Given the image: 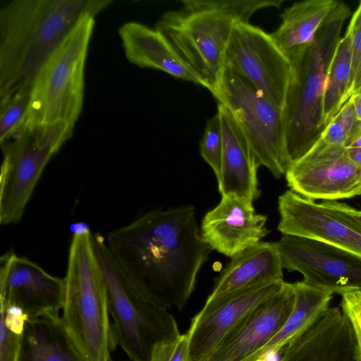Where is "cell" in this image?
Instances as JSON below:
<instances>
[{
	"label": "cell",
	"mask_w": 361,
	"mask_h": 361,
	"mask_svg": "<svg viewBox=\"0 0 361 361\" xmlns=\"http://www.w3.org/2000/svg\"><path fill=\"white\" fill-rule=\"evenodd\" d=\"M106 244L148 300L182 310L212 248L202 240L193 206L148 212L109 233Z\"/></svg>",
	"instance_id": "6da1fadb"
},
{
	"label": "cell",
	"mask_w": 361,
	"mask_h": 361,
	"mask_svg": "<svg viewBox=\"0 0 361 361\" xmlns=\"http://www.w3.org/2000/svg\"><path fill=\"white\" fill-rule=\"evenodd\" d=\"M110 0H14L0 10V98L30 92L44 63L87 15Z\"/></svg>",
	"instance_id": "7a4b0ae2"
},
{
	"label": "cell",
	"mask_w": 361,
	"mask_h": 361,
	"mask_svg": "<svg viewBox=\"0 0 361 361\" xmlns=\"http://www.w3.org/2000/svg\"><path fill=\"white\" fill-rule=\"evenodd\" d=\"M283 0H185L164 13L158 29L212 93L225 70V55L235 27L259 10L279 8Z\"/></svg>",
	"instance_id": "3957f363"
},
{
	"label": "cell",
	"mask_w": 361,
	"mask_h": 361,
	"mask_svg": "<svg viewBox=\"0 0 361 361\" xmlns=\"http://www.w3.org/2000/svg\"><path fill=\"white\" fill-rule=\"evenodd\" d=\"M64 281L61 322L71 343L82 361H111L116 344L105 279L88 228L73 235Z\"/></svg>",
	"instance_id": "277c9868"
},
{
	"label": "cell",
	"mask_w": 361,
	"mask_h": 361,
	"mask_svg": "<svg viewBox=\"0 0 361 361\" xmlns=\"http://www.w3.org/2000/svg\"><path fill=\"white\" fill-rule=\"evenodd\" d=\"M349 7L340 2L314 42L293 52L288 59L292 75L284 106L286 149L290 163L302 157L325 128L323 102L328 68Z\"/></svg>",
	"instance_id": "5b68a950"
},
{
	"label": "cell",
	"mask_w": 361,
	"mask_h": 361,
	"mask_svg": "<svg viewBox=\"0 0 361 361\" xmlns=\"http://www.w3.org/2000/svg\"><path fill=\"white\" fill-rule=\"evenodd\" d=\"M95 16L82 18L37 73L24 125L75 127L83 106L85 67Z\"/></svg>",
	"instance_id": "8992f818"
},
{
	"label": "cell",
	"mask_w": 361,
	"mask_h": 361,
	"mask_svg": "<svg viewBox=\"0 0 361 361\" xmlns=\"http://www.w3.org/2000/svg\"><path fill=\"white\" fill-rule=\"evenodd\" d=\"M93 240L105 279L116 344L132 361H149L156 343L180 334L177 323L167 309L148 300L133 286L102 235L95 234Z\"/></svg>",
	"instance_id": "52a82bcc"
},
{
	"label": "cell",
	"mask_w": 361,
	"mask_h": 361,
	"mask_svg": "<svg viewBox=\"0 0 361 361\" xmlns=\"http://www.w3.org/2000/svg\"><path fill=\"white\" fill-rule=\"evenodd\" d=\"M74 126L64 123L24 125L1 144L0 223H18L45 166L73 135Z\"/></svg>",
	"instance_id": "ba28073f"
},
{
	"label": "cell",
	"mask_w": 361,
	"mask_h": 361,
	"mask_svg": "<svg viewBox=\"0 0 361 361\" xmlns=\"http://www.w3.org/2000/svg\"><path fill=\"white\" fill-rule=\"evenodd\" d=\"M212 94L235 120L259 167L265 166L277 178L285 175L291 163L286 149L283 109L227 67Z\"/></svg>",
	"instance_id": "9c48e42d"
},
{
	"label": "cell",
	"mask_w": 361,
	"mask_h": 361,
	"mask_svg": "<svg viewBox=\"0 0 361 361\" xmlns=\"http://www.w3.org/2000/svg\"><path fill=\"white\" fill-rule=\"evenodd\" d=\"M225 67L284 110L292 66L270 34L250 23L237 25L226 51Z\"/></svg>",
	"instance_id": "30bf717a"
},
{
	"label": "cell",
	"mask_w": 361,
	"mask_h": 361,
	"mask_svg": "<svg viewBox=\"0 0 361 361\" xmlns=\"http://www.w3.org/2000/svg\"><path fill=\"white\" fill-rule=\"evenodd\" d=\"M282 267L303 282L332 293L361 290V257L308 238L282 235L276 242Z\"/></svg>",
	"instance_id": "8fae6325"
},
{
	"label": "cell",
	"mask_w": 361,
	"mask_h": 361,
	"mask_svg": "<svg viewBox=\"0 0 361 361\" xmlns=\"http://www.w3.org/2000/svg\"><path fill=\"white\" fill-rule=\"evenodd\" d=\"M290 190L306 198L338 200L361 195V167L348 157L344 147L320 137L286 174Z\"/></svg>",
	"instance_id": "7c38bea8"
},
{
	"label": "cell",
	"mask_w": 361,
	"mask_h": 361,
	"mask_svg": "<svg viewBox=\"0 0 361 361\" xmlns=\"http://www.w3.org/2000/svg\"><path fill=\"white\" fill-rule=\"evenodd\" d=\"M64 295V279L51 275L13 251L1 257L0 305L19 306L29 319H58Z\"/></svg>",
	"instance_id": "4fadbf2b"
},
{
	"label": "cell",
	"mask_w": 361,
	"mask_h": 361,
	"mask_svg": "<svg viewBox=\"0 0 361 361\" xmlns=\"http://www.w3.org/2000/svg\"><path fill=\"white\" fill-rule=\"evenodd\" d=\"M284 281L264 283L227 297L191 320L188 360L204 361L257 306L276 294Z\"/></svg>",
	"instance_id": "5bb4252c"
},
{
	"label": "cell",
	"mask_w": 361,
	"mask_h": 361,
	"mask_svg": "<svg viewBox=\"0 0 361 361\" xmlns=\"http://www.w3.org/2000/svg\"><path fill=\"white\" fill-rule=\"evenodd\" d=\"M278 205L277 228L283 235L319 241L361 257V231L321 203L288 190L279 196Z\"/></svg>",
	"instance_id": "9a60e30c"
},
{
	"label": "cell",
	"mask_w": 361,
	"mask_h": 361,
	"mask_svg": "<svg viewBox=\"0 0 361 361\" xmlns=\"http://www.w3.org/2000/svg\"><path fill=\"white\" fill-rule=\"evenodd\" d=\"M252 202L235 195L221 196L204 216L200 234L212 250L232 258L268 235L267 216L257 214Z\"/></svg>",
	"instance_id": "2e32d148"
},
{
	"label": "cell",
	"mask_w": 361,
	"mask_h": 361,
	"mask_svg": "<svg viewBox=\"0 0 361 361\" xmlns=\"http://www.w3.org/2000/svg\"><path fill=\"white\" fill-rule=\"evenodd\" d=\"M295 302L293 283L284 282L274 295L253 310L204 361H244L281 330Z\"/></svg>",
	"instance_id": "e0dca14e"
},
{
	"label": "cell",
	"mask_w": 361,
	"mask_h": 361,
	"mask_svg": "<svg viewBox=\"0 0 361 361\" xmlns=\"http://www.w3.org/2000/svg\"><path fill=\"white\" fill-rule=\"evenodd\" d=\"M283 349L279 361H360L351 324L337 307Z\"/></svg>",
	"instance_id": "ac0fdd59"
},
{
	"label": "cell",
	"mask_w": 361,
	"mask_h": 361,
	"mask_svg": "<svg viewBox=\"0 0 361 361\" xmlns=\"http://www.w3.org/2000/svg\"><path fill=\"white\" fill-rule=\"evenodd\" d=\"M283 269L276 242L260 241L231 258L216 279L202 310L245 290L283 281Z\"/></svg>",
	"instance_id": "d6986e66"
},
{
	"label": "cell",
	"mask_w": 361,
	"mask_h": 361,
	"mask_svg": "<svg viewBox=\"0 0 361 361\" xmlns=\"http://www.w3.org/2000/svg\"><path fill=\"white\" fill-rule=\"evenodd\" d=\"M223 133L221 170L218 181L221 196L235 195L253 202L260 195L257 164L251 146L230 111L218 104Z\"/></svg>",
	"instance_id": "ffe728a7"
},
{
	"label": "cell",
	"mask_w": 361,
	"mask_h": 361,
	"mask_svg": "<svg viewBox=\"0 0 361 361\" xmlns=\"http://www.w3.org/2000/svg\"><path fill=\"white\" fill-rule=\"evenodd\" d=\"M118 35L125 55L130 63L140 68L159 70L204 87L202 79L156 27L131 21L121 26Z\"/></svg>",
	"instance_id": "44dd1931"
},
{
	"label": "cell",
	"mask_w": 361,
	"mask_h": 361,
	"mask_svg": "<svg viewBox=\"0 0 361 361\" xmlns=\"http://www.w3.org/2000/svg\"><path fill=\"white\" fill-rule=\"evenodd\" d=\"M340 1L305 0L284 9L281 22L270 33L279 49L288 58L296 50L312 44L319 30L334 14Z\"/></svg>",
	"instance_id": "7402d4cb"
},
{
	"label": "cell",
	"mask_w": 361,
	"mask_h": 361,
	"mask_svg": "<svg viewBox=\"0 0 361 361\" xmlns=\"http://www.w3.org/2000/svg\"><path fill=\"white\" fill-rule=\"evenodd\" d=\"M293 286L294 306L285 324L262 349L244 361H267L311 329L330 307L332 293L303 281Z\"/></svg>",
	"instance_id": "603a6c76"
},
{
	"label": "cell",
	"mask_w": 361,
	"mask_h": 361,
	"mask_svg": "<svg viewBox=\"0 0 361 361\" xmlns=\"http://www.w3.org/2000/svg\"><path fill=\"white\" fill-rule=\"evenodd\" d=\"M20 361H82L68 338L61 317L29 319Z\"/></svg>",
	"instance_id": "cb8c5ba5"
},
{
	"label": "cell",
	"mask_w": 361,
	"mask_h": 361,
	"mask_svg": "<svg viewBox=\"0 0 361 361\" xmlns=\"http://www.w3.org/2000/svg\"><path fill=\"white\" fill-rule=\"evenodd\" d=\"M351 66V36L346 29L345 35L337 43L328 68L323 102L325 127L350 98Z\"/></svg>",
	"instance_id": "d4e9b609"
},
{
	"label": "cell",
	"mask_w": 361,
	"mask_h": 361,
	"mask_svg": "<svg viewBox=\"0 0 361 361\" xmlns=\"http://www.w3.org/2000/svg\"><path fill=\"white\" fill-rule=\"evenodd\" d=\"M30 100V92H16L0 98V143L14 135L25 124Z\"/></svg>",
	"instance_id": "484cf974"
},
{
	"label": "cell",
	"mask_w": 361,
	"mask_h": 361,
	"mask_svg": "<svg viewBox=\"0 0 361 361\" xmlns=\"http://www.w3.org/2000/svg\"><path fill=\"white\" fill-rule=\"evenodd\" d=\"M223 143L221 117L217 111L207 121L200 144V154L212 169L217 180L221 170Z\"/></svg>",
	"instance_id": "4316f807"
},
{
	"label": "cell",
	"mask_w": 361,
	"mask_h": 361,
	"mask_svg": "<svg viewBox=\"0 0 361 361\" xmlns=\"http://www.w3.org/2000/svg\"><path fill=\"white\" fill-rule=\"evenodd\" d=\"M347 29L350 31L352 42V66L349 85L350 97L361 89V1Z\"/></svg>",
	"instance_id": "83f0119b"
},
{
	"label": "cell",
	"mask_w": 361,
	"mask_h": 361,
	"mask_svg": "<svg viewBox=\"0 0 361 361\" xmlns=\"http://www.w3.org/2000/svg\"><path fill=\"white\" fill-rule=\"evenodd\" d=\"M149 361H189L187 334L156 343Z\"/></svg>",
	"instance_id": "f1b7e54d"
},
{
	"label": "cell",
	"mask_w": 361,
	"mask_h": 361,
	"mask_svg": "<svg viewBox=\"0 0 361 361\" xmlns=\"http://www.w3.org/2000/svg\"><path fill=\"white\" fill-rule=\"evenodd\" d=\"M340 295L341 310L351 324L361 361V290H348Z\"/></svg>",
	"instance_id": "f546056e"
},
{
	"label": "cell",
	"mask_w": 361,
	"mask_h": 361,
	"mask_svg": "<svg viewBox=\"0 0 361 361\" xmlns=\"http://www.w3.org/2000/svg\"><path fill=\"white\" fill-rule=\"evenodd\" d=\"M23 336L13 334L0 322V361H20Z\"/></svg>",
	"instance_id": "4dcf8cb0"
},
{
	"label": "cell",
	"mask_w": 361,
	"mask_h": 361,
	"mask_svg": "<svg viewBox=\"0 0 361 361\" xmlns=\"http://www.w3.org/2000/svg\"><path fill=\"white\" fill-rule=\"evenodd\" d=\"M0 322L9 331L17 335H23L29 317L20 307L13 304L0 305Z\"/></svg>",
	"instance_id": "1f68e13d"
},
{
	"label": "cell",
	"mask_w": 361,
	"mask_h": 361,
	"mask_svg": "<svg viewBox=\"0 0 361 361\" xmlns=\"http://www.w3.org/2000/svg\"><path fill=\"white\" fill-rule=\"evenodd\" d=\"M321 204L361 231V210L337 200L324 201Z\"/></svg>",
	"instance_id": "d6a6232c"
},
{
	"label": "cell",
	"mask_w": 361,
	"mask_h": 361,
	"mask_svg": "<svg viewBox=\"0 0 361 361\" xmlns=\"http://www.w3.org/2000/svg\"><path fill=\"white\" fill-rule=\"evenodd\" d=\"M349 101L353 105L357 119L361 121V90L353 94L350 97Z\"/></svg>",
	"instance_id": "836d02e7"
},
{
	"label": "cell",
	"mask_w": 361,
	"mask_h": 361,
	"mask_svg": "<svg viewBox=\"0 0 361 361\" xmlns=\"http://www.w3.org/2000/svg\"><path fill=\"white\" fill-rule=\"evenodd\" d=\"M349 158L361 167V148H346Z\"/></svg>",
	"instance_id": "e575fe53"
},
{
	"label": "cell",
	"mask_w": 361,
	"mask_h": 361,
	"mask_svg": "<svg viewBox=\"0 0 361 361\" xmlns=\"http://www.w3.org/2000/svg\"><path fill=\"white\" fill-rule=\"evenodd\" d=\"M347 148H361V134L355 137Z\"/></svg>",
	"instance_id": "d590c367"
},
{
	"label": "cell",
	"mask_w": 361,
	"mask_h": 361,
	"mask_svg": "<svg viewBox=\"0 0 361 361\" xmlns=\"http://www.w3.org/2000/svg\"><path fill=\"white\" fill-rule=\"evenodd\" d=\"M360 90H361V89L359 91H360Z\"/></svg>",
	"instance_id": "8d00e7d4"
}]
</instances>
